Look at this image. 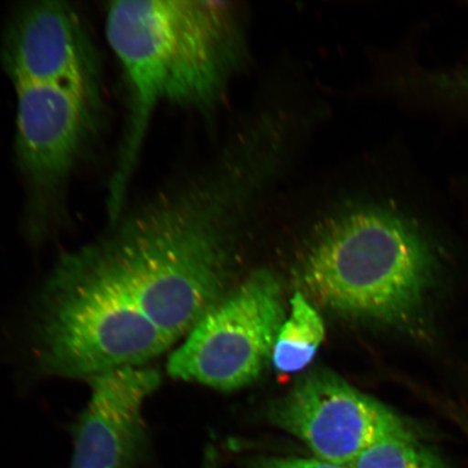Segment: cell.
Wrapping results in <instances>:
<instances>
[{
	"mask_svg": "<svg viewBox=\"0 0 468 468\" xmlns=\"http://www.w3.org/2000/svg\"><path fill=\"white\" fill-rule=\"evenodd\" d=\"M245 207L238 181L214 172L124 210L62 255L28 313L35 373L90 379L166 353L219 302L228 222Z\"/></svg>",
	"mask_w": 468,
	"mask_h": 468,
	"instance_id": "cell-1",
	"label": "cell"
},
{
	"mask_svg": "<svg viewBox=\"0 0 468 468\" xmlns=\"http://www.w3.org/2000/svg\"><path fill=\"white\" fill-rule=\"evenodd\" d=\"M105 37L127 90V122L110 181L109 219L125 208L128 186L152 117L164 103L207 108L218 101L243 56L227 4L177 0L110 3Z\"/></svg>",
	"mask_w": 468,
	"mask_h": 468,
	"instance_id": "cell-2",
	"label": "cell"
},
{
	"mask_svg": "<svg viewBox=\"0 0 468 468\" xmlns=\"http://www.w3.org/2000/svg\"><path fill=\"white\" fill-rule=\"evenodd\" d=\"M432 278L429 245L389 209L360 207L331 219L302 261L306 296L343 317L405 324Z\"/></svg>",
	"mask_w": 468,
	"mask_h": 468,
	"instance_id": "cell-3",
	"label": "cell"
},
{
	"mask_svg": "<svg viewBox=\"0 0 468 468\" xmlns=\"http://www.w3.org/2000/svg\"><path fill=\"white\" fill-rule=\"evenodd\" d=\"M14 88L15 150L27 190L23 227L38 244L62 224L69 179L97 131L101 90L49 83Z\"/></svg>",
	"mask_w": 468,
	"mask_h": 468,
	"instance_id": "cell-4",
	"label": "cell"
},
{
	"mask_svg": "<svg viewBox=\"0 0 468 468\" xmlns=\"http://www.w3.org/2000/svg\"><path fill=\"white\" fill-rule=\"evenodd\" d=\"M283 321L278 279L256 271L197 322L169 356L168 376L219 390L242 388L260 377Z\"/></svg>",
	"mask_w": 468,
	"mask_h": 468,
	"instance_id": "cell-5",
	"label": "cell"
},
{
	"mask_svg": "<svg viewBox=\"0 0 468 468\" xmlns=\"http://www.w3.org/2000/svg\"><path fill=\"white\" fill-rule=\"evenodd\" d=\"M269 418L315 458L346 466L380 439L413 430L393 410L324 371L303 378L273 403Z\"/></svg>",
	"mask_w": 468,
	"mask_h": 468,
	"instance_id": "cell-6",
	"label": "cell"
},
{
	"mask_svg": "<svg viewBox=\"0 0 468 468\" xmlns=\"http://www.w3.org/2000/svg\"><path fill=\"white\" fill-rule=\"evenodd\" d=\"M2 61L14 86L49 83L101 90L95 48L68 3L42 0L17 9L5 27Z\"/></svg>",
	"mask_w": 468,
	"mask_h": 468,
	"instance_id": "cell-7",
	"label": "cell"
},
{
	"mask_svg": "<svg viewBox=\"0 0 468 468\" xmlns=\"http://www.w3.org/2000/svg\"><path fill=\"white\" fill-rule=\"evenodd\" d=\"M90 396L73 427L69 468H139L148 453L144 409L159 389L149 366L113 368L88 379Z\"/></svg>",
	"mask_w": 468,
	"mask_h": 468,
	"instance_id": "cell-8",
	"label": "cell"
},
{
	"mask_svg": "<svg viewBox=\"0 0 468 468\" xmlns=\"http://www.w3.org/2000/svg\"><path fill=\"white\" fill-rule=\"evenodd\" d=\"M290 303L271 356L273 367L284 374L301 372L312 364L325 336L324 320L303 292L297 291Z\"/></svg>",
	"mask_w": 468,
	"mask_h": 468,
	"instance_id": "cell-9",
	"label": "cell"
},
{
	"mask_svg": "<svg viewBox=\"0 0 468 468\" xmlns=\"http://www.w3.org/2000/svg\"><path fill=\"white\" fill-rule=\"evenodd\" d=\"M350 468H449L441 454L423 442L414 429L380 439L362 452Z\"/></svg>",
	"mask_w": 468,
	"mask_h": 468,
	"instance_id": "cell-10",
	"label": "cell"
},
{
	"mask_svg": "<svg viewBox=\"0 0 468 468\" xmlns=\"http://www.w3.org/2000/svg\"><path fill=\"white\" fill-rule=\"evenodd\" d=\"M248 468H350L346 465L329 463L317 458H290V456H257L248 462Z\"/></svg>",
	"mask_w": 468,
	"mask_h": 468,
	"instance_id": "cell-11",
	"label": "cell"
},
{
	"mask_svg": "<svg viewBox=\"0 0 468 468\" xmlns=\"http://www.w3.org/2000/svg\"><path fill=\"white\" fill-rule=\"evenodd\" d=\"M439 87L456 96L468 98V69L452 73L442 74L436 78Z\"/></svg>",
	"mask_w": 468,
	"mask_h": 468,
	"instance_id": "cell-12",
	"label": "cell"
},
{
	"mask_svg": "<svg viewBox=\"0 0 468 468\" xmlns=\"http://www.w3.org/2000/svg\"><path fill=\"white\" fill-rule=\"evenodd\" d=\"M203 468H218V466H216L213 459L210 458V456H208V458L207 460H205V464H204Z\"/></svg>",
	"mask_w": 468,
	"mask_h": 468,
	"instance_id": "cell-13",
	"label": "cell"
}]
</instances>
